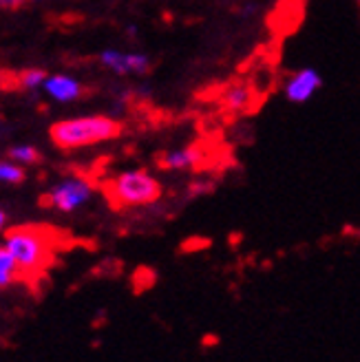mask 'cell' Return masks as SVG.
<instances>
[{"instance_id": "cell-13", "label": "cell", "mask_w": 360, "mask_h": 362, "mask_svg": "<svg viewBox=\"0 0 360 362\" xmlns=\"http://www.w3.org/2000/svg\"><path fill=\"white\" fill-rule=\"evenodd\" d=\"M102 62H104L106 66H111L113 71H117V74H129V64H126V56H122V53L106 51V53H102Z\"/></svg>"}, {"instance_id": "cell-17", "label": "cell", "mask_w": 360, "mask_h": 362, "mask_svg": "<svg viewBox=\"0 0 360 362\" xmlns=\"http://www.w3.org/2000/svg\"><path fill=\"white\" fill-rule=\"evenodd\" d=\"M126 64H129V71H135V74H146L151 69V62L144 56H126Z\"/></svg>"}, {"instance_id": "cell-8", "label": "cell", "mask_w": 360, "mask_h": 362, "mask_svg": "<svg viewBox=\"0 0 360 362\" xmlns=\"http://www.w3.org/2000/svg\"><path fill=\"white\" fill-rule=\"evenodd\" d=\"M47 90L56 100H62V102H66V100H78V98H84V95L91 93V90L80 86L76 80L64 78V76H56V78L47 80Z\"/></svg>"}, {"instance_id": "cell-15", "label": "cell", "mask_w": 360, "mask_h": 362, "mask_svg": "<svg viewBox=\"0 0 360 362\" xmlns=\"http://www.w3.org/2000/svg\"><path fill=\"white\" fill-rule=\"evenodd\" d=\"M0 181H11V184H21L25 181V170L11 164H0Z\"/></svg>"}, {"instance_id": "cell-21", "label": "cell", "mask_w": 360, "mask_h": 362, "mask_svg": "<svg viewBox=\"0 0 360 362\" xmlns=\"http://www.w3.org/2000/svg\"><path fill=\"white\" fill-rule=\"evenodd\" d=\"M3 226H5V212L0 210V230H3Z\"/></svg>"}, {"instance_id": "cell-2", "label": "cell", "mask_w": 360, "mask_h": 362, "mask_svg": "<svg viewBox=\"0 0 360 362\" xmlns=\"http://www.w3.org/2000/svg\"><path fill=\"white\" fill-rule=\"evenodd\" d=\"M124 131V126L111 117H78V119H66L51 126V141L62 151L80 148V146H91L98 141L115 139Z\"/></svg>"}, {"instance_id": "cell-20", "label": "cell", "mask_w": 360, "mask_h": 362, "mask_svg": "<svg viewBox=\"0 0 360 362\" xmlns=\"http://www.w3.org/2000/svg\"><path fill=\"white\" fill-rule=\"evenodd\" d=\"M202 342H206V345H217V342H219V338L217 336H206Z\"/></svg>"}, {"instance_id": "cell-12", "label": "cell", "mask_w": 360, "mask_h": 362, "mask_svg": "<svg viewBox=\"0 0 360 362\" xmlns=\"http://www.w3.org/2000/svg\"><path fill=\"white\" fill-rule=\"evenodd\" d=\"M155 272L151 267H137L135 269V274H133V287H135V292H144V289H149L155 285Z\"/></svg>"}, {"instance_id": "cell-5", "label": "cell", "mask_w": 360, "mask_h": 362, "mask_svg": "<svg viewBox=\"0 0 360 362\" xmlns=\"http://www.w3.org/2000/svg\"><path fill=\"white\" fill-rule=\"evenodd\" d=\"M305 0H281L277 9L267 16V27L272 29L277 35H287L296 31V27L303 21V11H305Z\"/></svg>"}, {"instance_id": "cell-18", "label": "cell", "mask_w": 360, "mask_h": 362, "mask_svg": "<svg viewBox=\"0 0 360 362\" xmlns=\"http://www.w3.org/2000/svg\"><path fill=\"white\" fill-rule=\"evenodd\" d=\"M210 247V239H204V237H190L182 243V252H202Z\"/></svg>"}, {"instance_id": "cell-9", "label": "cell", "mask_w": 360, "mask_h": 362, "mask_svg": "<svg viewBox=\"0 0 360 362\" xmlns=\"http://www.w3.org/2000/svg\"><path fill=\"white\" fill-rule=\"evenodd\" d=\"M257 95V90L252 88H245V86H232L228 88L223 93V106L230 108V111H259V108H255V104H252V98Z\"/></svg>"}, {"instance_id": "cell-7", "label": "cell", "mask_w": 360, "mask_h": 362, "mask_svg": "<svg viewBox=\"0 0 360 362\" xmlns=\"http://www.w3.org/2000/svg\"><path fill=\"white\" fill-rule=\"evenodd\" d=\"M190 155V168L197 173H204L210 170L214 166H219L221 161V146L217 144H210V141H194L192 146L188 148Z\"/></svg>"}, {"instance_id": "cell-14", "label": "cell", "mask_w": 360, "mask_h": 362, "mask_svg": "<svg viewBox=\"0 0 360 362\" xmlns=\"http://www.w3.org/2000/svg\"><path fill=\"white\" fill-rule=\"evenodd\" d=\"M9 157L11 159H18V161H25V164H38L42 159V155L31 148V146H23V148H11L9 151Z\"/></svg>"}, {"instance_id": "cell-6", "label": "cell", "mask_w": 360, "mask_h": 362, "mask_svg": "<svg viewBox=\"0 0 360 362\" xmlns=\"http://www.w3.org/2000/svg\"><path fill=\"white\" fill-rule=\"evenodd\" d=\"M320 86H323V80L316 71L305 69V71H298V74L287 82L285 93L292 102H308Z\"/></svg>"}, {"instance_id": "cell-10", "label": "cell", "mask_w": 360, "mask_h": 362, "mask_svg": "<svg viewBox=\"0 0 360 362\" xmlns=\"http://www.w3.org/2000/svg\"><path fill=\"white\" fill-rule=\"evenodd\" d=\"M18 279H23V272H21V267H18L11 252L3 245L0 247V289L11 285Z\"/></svg>"}, {"instance_id": "cell-11", "label": "cell", "mask_w": 360, "mask_h": 362, "mask_svg": "<svg viewBox=\"0 0 360 362\" xmlns=\"http://www.w3.org/2000/svg\"><path fill=\"white\" fill-rule=\"evenodd\" d=\"M155 166L161 170H182L190 168V155L186 151H175V153H159L155 157Z\"/></svg>"}, {"instance_id": "cell-16", "label": "cell", "mask_w": 360, "mask_h": 362, "mask_svg": "<svg viewBox=\"0 0 360 362\" xmlns=\"http://www.w3.org/2000/svg\"><path fill=\"white\" fill-rule=\"evenodd\" d=\"M47 78L45 71H21V86L27 88V86H35L38 82H42Z\"/></svg>"}, {"instance_id": "cell-1", "label": "cell", "mask_w": 360, "mask_h": 362, "mask_svg": "<svg viewBox=\"0 0 360 362\" xmlns=\"http://www.w3.org/2000/svg\"><path fill=\"white\" fill-rule=\"evenodd\" d=\"M69 245V237L51 226H18L5 232V247L13 255L23 279L35 281L56 261V252Z\"/></svg>"}, {"instance_id": "cell-3", "label": "cell", "mask_w": 360, "mask_h": 362, "mask_svg": "<svg viewBox=\"0 0 360 362\" xmlns=\"http://www.w3.org/2000/svg\"><path fill=\"white\" fill-rule=\"evenodd\" d=\"M100 190L104 192L106 202L113 210L146 206L161 197L159 181L153 179L146 170H133L117 175L113 179H104L100 184Z\"/></svg>"}, {"instance_id": "cell-4", "label": "cell", "mask_w": 360, "mask_h": 362, "mask_svg": "<svg viewBox=\"0 0 360 362\" xmlns=\"http://www.w3.org/2000/svg\"><path fill=\"white\" fill-rule=\"evenodd\" d=\"M91 190H88V184L86 181H80V179H69L64 184L56 186L51 192L42 194L40 199V206L42 208H58L62 212H71L76 210L80 204H84Z\"/></svg>"}, {"instance_id": "cell-19", "label": "cell", "mask_w": 360, "mask_h": 362, "mask_svg": "<svg viewBox=\"0 0 360 362\" xmlns=\"http://www.w3.org/2000/svg\"><path fill=\"white\" fill-rule=\"evenodd\" d=\"M29 3V0H0V7H7V9H18L21 5Z\"/></svg>"}]
</instances>
